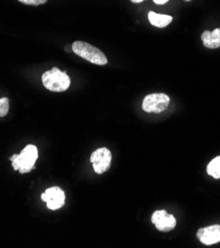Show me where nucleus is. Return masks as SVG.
<instances>
[{
	"instance_id": "obj_6",
	"label": "nucleus",
	"mask_w": 220,
	"mask_h": 248,
	"mask_svg": "<svg viewBox=\"0 0 220 248\" xmlns=\"http://www.w3.org/2000/svg\"><path fill=\"white\" fill-rule=\"evenodd\" d=\"M41 199L47 204L48 209L56 211L65 205V192L60 187H52L41 195Z\"/></svg>"
},
{
	"instance_id": "obj_4",
	"label": "nucleus",
	"mask_w": 220,
	"mask_h": 248,
	"mask_svg": "<svg viewBox=\"0 0 220 248\" xmlns=\"http://www.w3.org/2000/svg\"><path fill=\"white\" fill-rule=\"evenodd\" d=\"M169 104V97L164 93L147 95L142 103V108L147 113H162Z\"/></svg>"
},
{
	"instance_id": "obj_9",
	"label": "nucleus",
	"mask_w": 220,
	"mask_h": 248,
	"mask_svg": "<svg viewBox=\"0 0 220 248\" xmlns=\"http://www.w3.org/2000/svg\"><path fill=\"white\" fill-rule=\"evenodd\" d=\"M202 40L204 46L208 48L220 47V28H217L212 32L204 31L202 35Z\"/></svg>"
},
{
	"instance_id": "obj_12",
	"label": "nucleus",
	"mask_w": 220,
	"mask_h": 248,
	"mask_svg": "<svg viewBox=\"0 0 220 248\" xmlns=\"http://www.w3.org/2000/svg\"><path fill=\"white\" fill-rule=\"evenodd\" d=\"M9 111V100L8 98L3 97L0 99V118L5 117Z\"/></svg>"
},
{
	"instance_id": "obj_14",
	"label": "nucleus",
	"mask_w": 220,
	"mask_h": 248,
	"mask_svg": "<svg viewBox=\"0 0 220 248\" xmlns=\"http://www.w3.org/2000/svg\"><path fill=\"white\" fill-rule=\"evenodd\" d=\"M168 1H169V0H154V2H155L156 4H159V5L166 4Z\"/></svg>"
},
{
	"instance_id": "obj_10",
	"label": "nucleus",
	"mask_w": 220,
	"mask_h": 248,
	"mask_svg": "<svg viewBox=\"0 0 220 248\" xmlns=\"http://www.w3.org/2000/svg\"><path fill=\"white\" fill-rule=\"evenodd\" d=\"M148 18H149V21H150V23L153 25V26L158 27V28L167 27L168 25H169L170 22H172V20H173V17H172V16L158 14V13H155V12H153V11L149 12Z\"/></svg>"
},
{
	"instance_id": "obj_15",
	"label": "nucleus",
	"mask_w": 220,
	"mask_h": 248,
	"mask_svg": "<svg viewBox=\"0 0 220 248\" xmlns=\"http://www.w3.org/2000/svg\"><path fill=\"white\" fill-rule=\"evenodd\" d=\"M131 1H132L133 3H140V2L144 1V0H131Z\"/></svg>"
},
{
	"instance_id": "obj_5",
	"label": "nucleus",
	"mask_w": 220,
	"mask_h": 248,
	"mask_svg": "<svg viewBox=\"0 0 220 248\" xmlns=\"http://www.w3.org/2000/svg\"><path fill=\"white\" fill-rule=\"evenodd\" d=\"M111 159V153L105 147H102L99 148V150H96L91 154L90 156V162L92 163L93 170L97 174H102V173L106 172L110 168Z\"/></svg>"
},
{
	"instance_id": "obj_1",
	"label": "nucleus",
	"mask_w": 220,
	"mask_h": 248,
	"mask_svg": "<svg viewBox=\"0 0 220 248\" xmlns=\"http://www.w3.org/2000/svg\"><path fill=\"white\" fill-rule=\"evenodd\" d=\"M38 159V148L36 145L28 144L20 155H13L10 157L14 170H18L21 174L30 172L35 167V162Z\"/></svg>"
},
{
	"instance_id": "obj_16",
	"label": "nucleus",
	"mask_w": 220,
	"mask_h": 248,
	"mask_svg": "<svg viewBox=\"0 0 220 248\" xmlns=\"http://www.w3.org/2000/svg\"><path fill=\"white\" fill-rule=\"evenodd\" d=\"M186 1H189V0H186Z\"/></svg>"
},
{
	"instance_id": "obj_2",
	"label": "nucleus",
	"mask_w": 220,
	"mask_h": 248,
	"mask_svg": "<svg viewBox=\"0 0 220 248\" xmlns=\"http://www.w3.org/2000/svg\"><path fill=\"white\" fill-rule=\"evenodd\" d=\"M42 81L45 88L53 92L66 91L70 85V78L68 74L58 67H53L51 70L44 72Z\"/></svg>"
},
{
	"instance_id": "obj_7",
	"label": "nucleus",
	"mask_w": 220,
	"mask_h": 248,
	"mask_svg": "<svg viewBox=\"0 0 220 248\" xmlns=\"http://www.w3.org/2000/svg\"><path fill=\"white\" fill-rule=\"evenodd\" d=\"M152 222L158 231L164 232L174 230L177 225L176 217L173 215H169L165 210L156 211L152 216Z\"/></svg>"
},
{
	"instance_id": "obj_11",
	"label": "nucleus",
	"mask_w": 220,
	"mask_h": 248,
	"mask_svg": "<svg viewBox=\"0 0 220 248\" xmlns=\"http://www.w3.org/2000/svg\"><path fill=\"white\" fill-rule=\"evenodd\" d=\"M206 171L208 173V175L215 179L220 178V156H217L213 158L209 164L207 165Z\"/></svg>"
},
{
	"instance_id": "obj_8",
	"label": "nucleus",
	"mask_w": 220,
	"mask_h": 248,
	"mask_svg": "<svg viewBox=\"0 0 220 248\" xmlns=\"http://www.w3.org/2000/svg\"><path fill=\"white\" fill-rule=\"evenodd\" d=\"M200 241L205 245H212L220 242V226L213 225L200 229L197 233Z\"/></svg>"
},
{
	"instance_id": "obj_3",
	"label": "nucleus",
	"mask_w": 220,
	"mask_h": 248,
	"mask_svg": "<svg viewBox=\"0 0 220 248\" xmlns=\"http://www.w3.org/2000/svg\"><path fill=\"white\" fill-rule=\"evenodd\" d=\"M71 49L76 55L93 64L104 65L107 63V59L101 49L85 42H75L71 46Z\"/></svg>"
},
{
	"instance_id": "obj_13",
	"label": "nucleus",
	"mask_w": 220,
	"mask_h": 248,
	"mask_svg": "<svg viewBox=\"0 0 220 248\" xmlns=\"http://www.w3.org/2000/svg\"><path fill=\"white\" fill-rule=\"evenodd\" d=\"M21 3L27 4V5H41V4H45L47 3L48 0H18Z\"/></svg>"
}]
</instances>
